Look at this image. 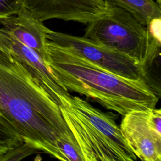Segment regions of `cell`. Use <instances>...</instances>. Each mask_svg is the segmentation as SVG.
I'll list each match as a JSON object with an SVG mask.
<instances>
[{
	"mask_svg": "<svg viewBox=\"0 0 161 161\" xmlns=\"http://www.w3.org/2000/svg\"><path fill=\"white\" fill-rule=\"evenodd\" d=\"M0 109L24 143L63 160L57 140L74 136L58 104L21 61L1 49Z\"/></svg>",
	"mask_w": 161,
	"mask_h": 161,
	"instance_id": "cell-1",
	"label": "cell"
},
{
	"mask_svg": "<svg viewBox=\"0 0 161 161\" xmlns=\"http://www.w3.org/2000/svg\"><path fill=\"white\" fill-rule=\"evenodd\" d=\"M45 61L68 91L90 97L121 116L155 108L158 101L159 96L145 81L113 74L49 40Z\"/></svg>",
	"mask_w": 161,
	"mask_h": 161,
	"instance_id": "cell-2",
	"label": "cell"
},
{
	"mask_svg": "<svg viewBox=\"0 0 161 161\" xmlns=\"http://www.w3.org/2000/svg\"><path fill=\"white\" fill-rule=\"evenodd\" d=\"M64 120L75 138L83 161H135L138 159L124 138L115 115L92 106L78 96L60 97Z\"/></svg>",
	"mask_w": 161,
	"mask_h": 161,
	"instance_id": "cell-3",
	"label": "cell"
},
{
	"mask_svg": "<svg viewBox=\"0 0 161 161\" xmlns=\"http://www.w3.org/2000/svg\"><path fill=\"white\" fill-rule=\"evenodd\" d=\"M108 13L88 23L84 36L126 55L148 69L160 57L161 42L149 35L146 26L125 9L106 3Z\"/></svg>",
	"mask_w": 161,
	"mask_h": 161,
	"instance_id": "cell-4",
	"label": "cell"
},
{
	"mask_svg": "<svg viewBox=\"0 0 161 161\" xmlns=\"http://www.w3.org/2000/svg\"><path fill=\"white\" fill-rule=\"evenodd\" d=\"M47 38L48 40L71 50L102 69L123 77L143 80L151 87L143 67L126 55L84 36H74L50 29Z\"/></svg>",
	"mask_w": 161,
	"mask_h": 161,
	"instance_id": "cell-5",
	"label": "cell"
},
{
	"mask_svg": "<svg viewBox=\"0 0 161 161\" xmlns=\"http://www.w3.org/2000/svg\"><path fill=\"white\" fill-rule=\"evenodd\" d=\"M120 130L136 157L161 160V111L155 108L133 111L123 116Z\"/></svg>",
	"mask_w": 161,
	"mask_h": 161,
	"instance_id": "cell-6",
	"label": "cell"
},
{
	"mask_svg": "<svg viewBox=\"0 0 161 161\" xmlns=\"http://www.w3.org/2000/svg\"><path fill=\"white\" fill-rule=\"evenodd\" d=\"M23 5L43 22L58 19L87 25L108 13L104 0H23Z\"/></svg>",
	"mask_w": 161,
	"mask_h": 161,
	"instance_id": "cell-7",
	"label": "cell"
},
{
	"mask_svg": "<svg viewBox=\"0 0 161 161\" xmlns=\"http://www.w3.org/2000/svg\"><path fill=\"white\" fill-rule=\"evenodd\" d=\"M0 49L9 52L21 61L58 104H60V97L70 94L37 52L19 42L1 26Z\"/></svg>",
	"mask_w": 161,
	"mask_h": 161,
	"instance_id": "cell-8",
	"label": "cell"
},
{
	"mask_svg": "<svg viewBox=\"0 0 161 161\" xmlns=\"http://www.w3.org/2000/svg\"><path fill=\"white\" fill-rule=\"evenodd\" d=\"M1 27L14 38L37 52L45 60L49 28L23 6L15 14L1 19Z\"/></svg>",
	"mask_w": 161,
	"mask_h": 161,
	"instance_id": "cell-9",
	"label": "cell"
},
{
	"mask_svg": "<svg viewBox=\"0 0 161 161\" xmlns=\"http://www.w3.org/2000/svg\"><path fill=\"white\" fill-rule=\"evenodd\" d=\"M106 3L118 6L133 14L147 26L153 18L161 17V6L153 0H104Z\"/></svg>",
	"mask_w": 161,
	"mask_h": 161,
	"instance_id": "cell-10",
	"label": "cell"
},
{
	"mask_svg": "<svg viewBox=\"0 0 161 161\" xmlns=\"http://www.w3.org/2000/svg\"><path fill=\"white\" fill-rule=\"evenodd\" d=\"M24 143L6 117L0 113V157L8 151Z\"/></svg>",
	"mask_w": 161,
	"mask_h": 161,
	"instance_id": "cell-11",
	"label": "cell"
},
{
	"mask_svg": "<svg viewBox=\"0 0 161 161\" xmlns=\"http://www.w3.org/2000/svg\"><path fill=\"white\" fill-rule=\"evenodd\" d=\"M57 147L64 161H83L82 155L74 136H60Z\"/></svg>",
	"mask_w": 161,
	"mask_h": 161,
	"instance_id": "cell-12",
	"label": "cell"
},
{
	"mask_svg": "<svg viewBox=\"0 0 161 161\" xmlns=\"http://www.w3.org/2000/svg\"><path fill=\"white\" fill-rule=\"evenodd\" d=\"M38 150L25 143L14 147L0 157V161L20 160L26 157L37 152Z\"/></svg>",
	"mask_w": 161,
	"mask_h": 161,
	"instance_id": "cell-13",
	"label": "cell"
},
{
	"mask_svg": "<svg viewBox=\"0 0 161 161\" xmlns=\"http://www.w3.org/2000/svg\"><path fill=\"white\" fill-rule=\"evenodd\" d=\"M23 6V0H0V19L16 14Z\"/></svg>",
	"mask_w": 161,
	"mask_h": 161,
	"instance_id": "cell-14",
	"label": "cell"
},
{
	"mask_svg": "<svg viewBox=\"0 0 161 161\" xmlns=\"http://www.w3.org/2000/svg\"><path fill=\"white\" fill-rule=\"evenodd\" d=\"M156 2L157 3V4L160 6H161V0H156Z\"/></svg>",
	"mask_w": 161,
	"mask_h": 161,
	"instance_id": "cell-15",
	"label": "cell"
},
{
	"mask_svg": "<svg viewBox=\"0 0 161 161\" xmlns=\"http://www.w3.org/2000/svg\"><path fill=\"white\" fill-rule=\"evenodd\" d=\"M0 113H3V112H2V111H1V109H0Z\"/></svg>",
	"mask_w": 161,
	"mask_h": 161,
	"instance_id": "cell-16",
	"label": "cell"
}]
</instances>
